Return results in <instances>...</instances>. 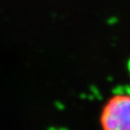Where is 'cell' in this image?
<instances>
[{
	"instance_id": "6da1fadb",
	"label": "cell",
	"mask_w": 130,
	"mask_h": 130,
	"mask_svg": "<svg viewBox=\"0 0 130 130\" xmlns=\"http://www.w3.org/2000/svg\"><path fill=\"white\" fill-rule=\"evenodd\" d=\"M103 130H130V96L117 95L106 104L101 114Z\"/></svg>"
}]
</instances>
